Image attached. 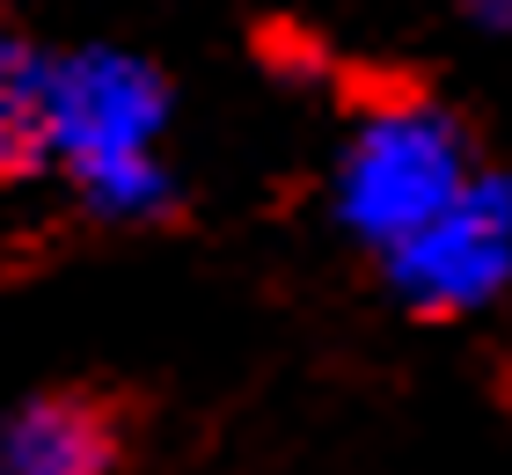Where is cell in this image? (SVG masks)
Returning a JSON list of instances; mask_svg holds the SVG:
<instances>
[{
  "label": "cell",
  "mask_w": 512,
  "mask_h": 475,
  "mask_svg": "<svg viewBox=\"0 0 512 475\" xmlns=\"http://www.w3.org/2000/svg\"><path fill=\"white\" fill-rule=\"evenodd\" d=\"M461 8H469L483 30H498V37H512V0H461Z\"/></svg>",
  "instance_id": "cell-6"
},
{
  "label": "cell",
  "mask_w": 512,
  "mask_h": 475,
  "mask_svg": "<svg viewBox=\"0 0 512 475\" xmlns=\"http://www.w3.org/2000/svg\"><path fill=\"white\" fill-rule=\"evenodd\" d=\"M37 154V52L0 37V176L30 169Z\"/></svg>",
  "instance_id": "cell-5"
},
{
  "label": "cell",
  "mask_w": 512,
  "mask_h": 475,
  "mask_svg": "<svg viewBox=\"0 0 512 475\" xmlns=\"http://www.w3.org/2000/svg\"><path fill=\"white\" fill-rule=\"evenodd\" d=\"M469 176H476L469 139H461V125L447 110L381 103L352 125V139L337 154V212L359 242H374L388 256L425 220H439L469 190Z\"/></svg>",
  "instance_id": "cell-2"
},
{
  "label": "cell",
  "mask_w": 512,
  "mask_h": 475,
  "mask_svg": "<svg viewBox=\"0 0 512 475\" xmlns=\"http://www.w3.org/2000/svg\"><path fill=\"white\" fill-rule=\"evenodd\" d=\"M110 461V424L81 395H37L0 424V475H110Z\"/></svg>",
  "instance_id": "cell-4"
},
{
  "label": "cell",
  "mask_w": 512,
  "mask_h": 475,
  "mask_svg": "<svg viewBox=\"0 0 512 475\" xmlns=\"http://www.w3.org/2000/svg\"><path fill=\"white\" fill-rule=\"evenodd\" d=\"M388 278L425 315H469V307L498 300L512 278V176L476 169L439 220L388 249Z\"/></svg>",
  "instance_id": "cell-3"
},
{
  "label": "cell",
  "mask_w": 512,
  "mask_h": 475,
  "mask_svg": "<svg viewBox=\"0 0 512 475\" xmlns=\"http://www.w3.org/2000/svg\"><path fill=\"white\" fill-rule=\"evenodd\" d=\"M169 132V81L139 52L81 44L37 59V147L59 161L103 220H154L176 198L161 169Z\"/></svg>",
  "instance_id": "cell-1"
}]
</instances>
